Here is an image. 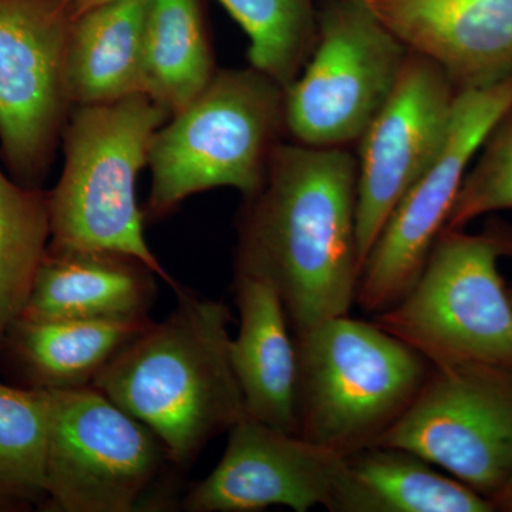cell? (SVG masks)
Here are the masks:
<instances>
[{
    "label": "cell",
    "instance_id": "1",
    "mask_svg": "<svg viewBox=\"0 0 512 512\" xmlns=\"http://www.w3.org/2000/svg\"><path fill=\"white\" fill-rule=\"evenodd\" d=\"M235 272L274 286L293 336L349 315L362 274L357 158L345 147L276 148L239 212Z\"/></svg>",
    "mask_w": 512,
    "mask_h": 512
},
{
    "label": "cell",
    "instance_id": "2",
    "mask_svg": "<svg viewBox=\"0 0 512 512\" xmlns=\"http://www.w3.org/2000/svg\"><path fill=\"white\" fill-rule=\"evenodd\" d=\"M174 291L171 315L121 350L93 386L153 430L171 463L187 471L247 414L229 352L231 311L183 285Z\"/></svg>",
    "mask_w": 512,
    "mask_h": 512
},
{
    "label": "cell",
    "instance_id": "3",
    "mask_svg": "<svg viewBox=\"0 0 512 512\" xmlns=\"http://www.w3.org/2000/svg\"><path fill=\"white\" fill-rule=\"evenodd\" d=\"M168 119L146 94L73 107L62 134V174L49 191V248L131 255L178 285L148 247L137 204L138 175Z\"/></svg>",
    "mask_w": 512,
    "mask_h": 512
},
{
    "label": "cell",
    "instance_id": "4",
    "mask_svg": "<svg viewBox=\"0 0 512 512\" xmlns=\"http://www.w3.org/2000/svg\"><path fill=\"white\" fill-rule=\"evenodd\" d=\"M285 134L284 87L251 66L218 70L153 138L146 221L163 220L191 195L214 188L252 197Z\"/></svg>",
    "mask_w": 512,
    "mask_h": 512
},
{
    "label": "cell",
    "instance_id": "5",
    "mask_svg": "<svg viewBox=\"0 0 512 512\" xmlns=\"http://www.w3.org/2000/svg\"><path fill=\"white\" fill-rule=\"evenodd\" d=\"M293 338L299 436L343 457L375 446L409 409L431 370L403 340L349 315Z\"/></svg>",
    "mask_w": 512,
    "mask_h": 512
},
{
    "label": "cell",
    "instance_id": "6",
    "mask_svg": "<svg viewBox=\"0 0 512 512\" xmlns=\"http://www.w3.org/2000/svg\"><path fill=\"white\" fill-rule=\"evenodd\" d=\"M510 254L508 232L444 229L416 284L376 315V325L431 366L512 370V302L498 272L501 256Z\"/></svg>",
    "mask_w": 512,
    "mask_h": 512
},
{
    "label": "cell",
    "instance_id": "7",
    "mask_svg": "<svg viewBox=\"0 0 512 512\" xmlns=\"http://www.w3.org/2000/svg\"><path fill=\"white\" fill-rule=\"evenodd\" d=\"M49 399L45 510L133 512L161 507L158 484L164 473L178 468L153 430L93 384L52 390Z\"/></svg>",
    "mask_w": 512,
    "mask_h": 512
},
{
    "label": "cell",
    "instance_id": "8",
    "mask_svg": "<svg viewBox=\"0 0 512 512\" xmlns=\"http://www.w3.org/2000/svg\"><path fill=\"white\" fill-rule=\"evenodd\" d=\"M409 52L366 0H322L318 42L285 89L286 133L309 147L357 143L392 93Z\"/></svg>",
    "mask_w": 512,
    "mask_h": 512
},
{
    "label": "cell",
    "instance_id": "9",
    "mask_svg": "<svg viewBox=\"0 0 512 512\" xmlns=\"http://www.w3.org/2000/svg\"><path fill=\"white\" fill-rule=\"evenodd\" d=\"M72 0H0V156L20 184L43 188L73 109L67 53Z\"/></svg>",
    "mask_w": 512,
    "mask_h": 512
},
{
    "label": "cell",
    "instance_id": "10",
    "mask_svg": "<svg viewBox=\"0 0 512 512\" xmlns=\"http://www.w3.org/2000/svg\"><path fill=\"white\" fill-rule=\"evenodd\" d=\"M511 110L512 76L458 92L440 153L397 202L367 255L356 293L362 311L379 315L402 301L416 284L446 228L471 161Z\"/></svg>",
    "mask_w": 512,
    "mask_h": 512
},
{
    "label": "cell",
    "instance_id": "11",
    "mask_svg": "<svg viewBox=\"0 0 512 512\" xmlns=\"http://www.w3.org/2000/svg\"><path fill=\"white\" fill-rule=\"evenodd\" d=\"M375 446L417 454L494 504L512 470V370L431 366L416 399Z\"/></svg>",
    "mask_w": 512,
    "mask_h": 512
},
{
    "label": "cell",
    "instance_id": "12",
    "mask_svg": "<svg viewBox=\"0 0 512 512\" xmlns=\"http://www.w3.org/2000/svg\"><path fill=\"white\" fill-rule=\"evenodd\" d=\"M457 94L436 63L409 52L392 93L357 141V241L362 269L397 202L440 153Z\"/></svg>",
    "mask_w": 512,
    "mask_h": 512
},
{
    "label": "cell",
    "instance_id": "13",
    "mask_svg": "<svg viewBox=\"0 0 512 512\" xmlns=\"http://www.w3.org/2000/svg\"><path fill=\"white\" fill-rule=\"evenodd\" d=\"M220 464L181 500L190 512H255L288 507L336 512L348 460L299 434L245 416L228 431Z\"/></svg>",
    "mask_w": 512,
    "mask_h": 512
},
{
    "label": "cell",
    "instance_id": "14",
    "mask_svg": "<svg viewBox=\"0 0 512 512\" xmlns=\"http://www.w3.org/2000/svg\"><path fill=\"white\" fill-rule=\"evenodd\" d=\"M410 52L458 92L512 76V0H366Z\"/></svg>",
    "mask_w": 512,
    "mask_h": 512
},
{
    "label": "cell",
    "instance_id": "15",
    "mask_svg": "<svg viewBox=\"0 0 512 512\" xmlns=\"http://www.w3.org/2000/svg\"><path fill=\"white\" fill-rule=\"evenodd\" d=\"M234 289L241 322L229 352L245 414L299 434L298 352L281 296L265 279L242 272H235Z\"/></svg>",
    "mask_w": 512,
    "mask_h": 512
},
{
    "label": "cell",
    "instance_id": "16",
    "mask_svg": "<svg viewBox=\"0 0 512 512\" xmlns=\"http://www.w3.org/2000/svg\"><path fill=\"white\" fill-rule=\"evenodd\" d=\"M157 274L134 256L94 249H52L37 271L22 318L114 319L148 316Z\"/></svg>",
    "mask_w": 512,
    "mask_h": 512
},
{
    "label": "cell",
    "instance_id": "17",
    "mask_svg": "<svg viewBox=\"0 0 512 512\" xmlns=\"http://www.w3.org/2000/svg\"><path fill=\"white\" fill-rule=\"evenodd\" d=\"M153 323L150 316L114 319H16L0 359L18 386L35 390H69L92 386L121 350Z\"/></svg>",
    "mask_w": 512,
    "mask_h": 512
},
{
    "label": "cell",
    "instance_id": "18",
    "mask_svg": "<svg viewBox=\"0 0 512 512\" xmlns=\"http://www.w3.org/2000/svg\"><path fill=\"white\" fill-rule=\"evenodd\" d=\"M147 8L148 0H110L74 20L67 53L73 107L144 94Z\"/></svg>",
    "mask_w": 512,
    "mask_h": 512
},
{
    "label": "cell",
    "instance_id": "19",
    "mask_svg": "<svg viewBox=\"0 0 512 512\" xmlns=\"http://www.w3.org/2000/svg\"><path fill=\"white\" fill-rule=\"evenodd\" d=\"M346 460L348 476L336 512L495 511L488 498L402 448L370 446Z\"/></svg>",
    "mask_w": 512,
    "mask_h": 512
},
{
    "label": "cell",
    "instance_id": "20",
    "mask_svg": "<svg viewBox=\"0 0 512 512\" xmlns=\"http://www.w3.org/2000/svg\"><path fill=\"white\" fill-rule=\"evenodd\" d=\"M217 72L200 0H148L144 94L171 117L187 107Z\"/></svg>",
    "mask_w": 512,
    "mask_h": 512
},
{
    "label": "cell",
    "instance_id": "21",
    "mask_svg": "<svg viewBox=\"0 0 512 512\" xmlns=\"http://www.w3.org/2000/svg\"><path fill=\"white\" fill-rule=\"evenodd\" d=\"M50 194L0 167V348L25 309L49 247Z\"/></svg>",
    "mask_w": 512,
    "mask_h": 512
},
{
    "label": "cell",
    "instance_id": "22",
    "mask_svg": "<svg viewBox=\"0 0 512 512\" xmlns=\"http://www.w3.org/2000/svg\"><path fill=\"white\" fill-rule=\"evenodd\" d=\"M49 419V392L0 382V511L45 504Z\"/></svg>",
    "mask_w": 512,
    "mask_h": 512
},
{
    "label": "cell",
    "instance_id": "23",
    "mask_svg": "<svg viewBox=\"0 0 512 512\" xmlns=\"http://www.w3.org/2000/svg\"><path fill=\"white\" fill-rule=\"evenodd\" d=\"M249 39L251 67L279 86L295 82L318 42L315 0H217Z\"/></svg>",
    "mask_w": 512,
    "mask_h": 512
},
{
    "label": "cell",
    "instance_id": "24",
    "mask_svg": "<svg viewBox=\"0 0 512 512\" xmlns=\"http://www.w3.org/2000/svg\"><path fill=\"white\" fill-rule=\"evenodd\" d=\"M481 150L444 229H463L481 215L512 210V110L494 127Z\"/></svg>",
    "mask_w": 512,
    "mask_h": 512
},
{
    "label": "cell",
    "instance_id": "25",
    "mask_svg": "<svg viewBox=\"0 0 512 512\" xmlns=\"http://www.w3.org/2000/svg\"><path fill=\"white\" fill-rule=\"evenodd\" d=\"M495 510H503L512 512V470L504 490L498 495L494 501Z\"/></svg>",
    "mask_w": 512,
    "mask_h": 512
},
{
    "label": "cell",
    "instance_id": "26",
    "mask_svg": "<svg viewBox=\"0 0 512 512\" xmlns=\"http://www.w3.org/2000/svg\"><path fill=\"white\" fill-rule=\"evenodd\" d=\"M107 2H110V0H72L77 16L82 15L84 12H89V10L94 8H99V6Z\"/></svg>",
    "mask_w": 512,
    "mask_h": 512
},
{
    "label": "cell",
    "instance_id": "27",
    "mask_svg": "<svg viewBox=\"0 0 512 512\" xmlns=\"http://www.w3.org/2000/svg\"><path fill=\"white\" fill-rule=\"evenodd\" d=\"M510 298H511V302H512V289L510 291Z\"/></svg>",
    "mask_w": 512,
    "mask_h": 512
}]
</instances>
